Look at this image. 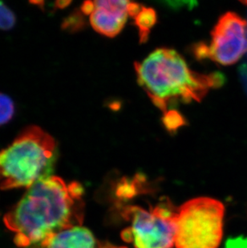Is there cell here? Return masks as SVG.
Instances as JSON below:
<instances>
[{"label": "cell", "mask_w": 247, "mask_h": 248, "mask_svg": "<svg viewBox=\"0 0 247 248\" xmlns=\"http://www.w3.org/2000/svg\"><path fill=\"white\" fill-rule=\"evenodd\" d=\"M84 190L77 182L67 183L56 176L38 181L4 216V223L20 248L40 244L51 234L81 227Z\"/></svg>", "instance_id": "cell-1"}, {"label": "cell", "mask_w": 247, "mask_h": 248, "mask_svg": "<svg viewBox=\"0 0 247 248\" xmlns=\"http://www.w3.org/2000/svg\"><path fill=\"white\" fill-rule=\"evenodd\" d=\"M138 81L153 103L166 112L172 102L201 101L210 89L221 86L219 73L200 74L192 71L176 51L158 48L135 63Z\"/></svg>", "instance_id": "cell-2"}, {"label": "cell", "mask_w": 247, "mask_h": 248, "mask_svg": "<svg viewBox=\"0 0 247 248\" xmlns=\"http://www.w3.org/2000/svg\"><path fill=\"white\" fill-rule=\"evenodd\" d=\"M57 156L51 135L35 125L26 128L0 151V190L30 188L49 177Z\"/></svg>", "instance_id": "cell-3"}, {"label": "cell", "mask_w": 247, "mask_h": 248, "mask_svg": "<svg viewBox=\"0 0 247 248\" xmlns=\"http://www.w3.org/2000/svg\"><path fill=\"white\" fill-rule=\"evenodd\" d=\"M225 207L217 199L201 197L177 208V248H217L223 234Z\"/></svg>", "instance_id": "cell-4"}, {"label": "cell", "mask_w": 247, "mask_h": 248, "mask_svg": "<svg viewBox=\"0 0 247 248\" xmlns=\"http://www.w3.org/2000/svg\"><path fill=\"white\" fill-rule=\"evenodd\" d=\"M130 227L122 237L135 248H173L175 245L177 209L170 201L161 202L149 210L128 205L121 211Z\"/></svg>", "instance_id": "cell-5"}, {"label": "cell", "mask_w": 247, "mask_h": 248, "mask_svg": "<svg viewBox=\"0 0 247 248\" xmlns=\"http://www.w3.org/2000/svg\"><path fill=\"white\" fill-rule=\"evenodd\" d=\"M211 35L209 58L216 63L231 65L247 52V21L234 12L222 15Z\"/></svg>", "instance_id": "cell-6"}, {"label": "cell", "mask_w": 247, "mask_h": 248, "mask_svg": "<svg viewBox=\"0 0 247 248\" xmlns=\"http://www.w3.org/2000/svg\"><path fill=\"white\" fill-rule=\"evenodd\" d=\"M95 9L90 15V24L94 30L108 37L118 35L127 21L128 1H95Z\"/></svg>", "instance_id": "cell-7"}, {"label": "cell", "mask_w": 247, "mask_h": 248, "mask_svg": "<svg viewBox=\"0 0 247 248\" xmlns=\"http://www.w3.org/2000/svg\"><path fill=\"white\" fill-rule=\"evenodd\" d=\"M91 232L83 227L63 230L44 239L35 248H95Z\"/></svg>", "instance_id": "cell-8"}, {"label": "cell", "mask_w": 247, "mask_h": 248, "mask_svg": "<svg viewBox=\"0 0 247 248\" xmlns=\"http://www.w3.org/2000/svg\"><path fill=\"white\" fill-rule=\"evenodd\" d=\"M136 26L138 27L140 43H145L149 39L152 28L156 24V13L150 7H141L140 12L134 18Z\"/></svg>", "instance_id": "cell-9"}, {"label": "cell", "mask_w": 247, "mask_h": 248, "mask_svg": "<svg viewBox=\"0 0 247 248\" xmlns=\"http://www.w3.org/2000/svg\"><path fill=\"white\" fill-rule=\"evenodd\" d=\"M163 124L166 129L172 133L186 124V122L178 111L171 109L165 112Z\"/></svg>", "instance_id": "cell-10"}, {"label": "cell", "mask_w": 247, "mask_h": 248, "mask_svg": "<svg viewBox=\"0 0 247 248\" xmlns=\"http://www.w3.org/2000/svg\"><path fill=\"white\" fill-rule=\"evenodd\" d=\"M15 112L14 102L9 96L0 93V126L11 121Z\"/></svg>", "instance_id": "cell-11"}, {"label": "cell", "mask_w": 247, "mask_h": 248, "mask_svg": "<svg viewBox=\"0 0 247 248\" xmlns=\"http://www.w3.org/2000/svg\"><path fill=\"white\" fill-rule=\"evenodd\" d=\"M15 24L14 13L2 2H0V29L9 30Z\"/></svg>", "instance_id": "cell-12"}, {"label": "cell", "mask_w": 247, "mask_h": 248, "mask_svg": "<svg viewBox=\"0 0 247 248\" xmlns=\"http://www.w3.org/2000/svg\"><path fill=\"white\" fill-rule=\"evenodd\" d=\"M84 20L79 13H75L66 19L63 22V28L67 30H79V28L84 26Z\"/></svg>", "instance_id": "cell-13"}, {"label": "cell", "mask_w": 247, "mask_h": 248, "mask_svg": "<svg viewBox=\"0 0 247 248\" xmlns=\"http://www.w3.org/2000/svg\"><path fill=\"white\" fill-rule=\"evenodd\" d=\"M226 248H247V240L242 241V239H238L236 240H231L229 242Z\"/></svg>", "instance_id": "cell-14"}, {"label": "cell", "mask_w": 247, "mask_h": 248, "mask_svg": "<svg viewBox=\"0 0 247 248\" xmlns=\"http://www.w3.org/2000/svg\"><path fill=\"white\" fill-rule=\"evenodd\" d=\"M94 9H95L94 2H91V1L84 2L80 7V11H81L82 13L85 15H91Z\"/></svg>", "instance_id": "cell-15"}, {"label": "cell", "mask_w": 247, "mask_h": 248, "mask_svg": "<svg viewBox=\"0 0 247 248\" xmlns=\"http://www.w3.org/2000/svg\"><path fill=\"white\" fill-rule=\"evenodd\" d=\"M127 248L125 247H117L115 246V245H112V244H100L99 245L98 248Z\"/></svg>", "instance_id": "cell-16"}, {"label": "cell", "mask_w": 247, "mask_h": 248, "mask_svg": "<svg viewBox=\"0 0 247 248\" xmlns=\"http://www.w3.org/2000/svg\"><path fill=\"white\" fill-rule=\"evenodd\" d=\"M70 1H61V2H56V7L59 8H63L68 6V4H70Z\"/></svg>", "instance_id": "cell-17"}]
</instances>
